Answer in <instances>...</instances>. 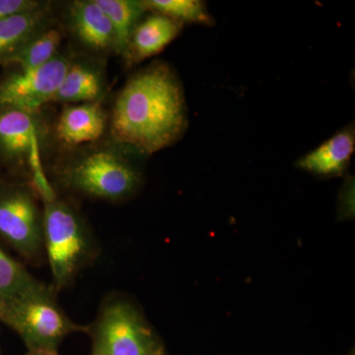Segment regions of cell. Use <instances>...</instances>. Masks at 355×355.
I'll list each match as a JSON object with an SVG mask.
<instances>
[{
  "label": "cell",
  "instance_id": "5",
  "mask_svg": "<svg viewBox=\"0 0 355 355\" xmlns=\"http://www.w3.org/2000/svg\"><path fill=\"white\" fill-rule=\"evenodd\" d=\"M55 294L53 286H46L7 301L1 323L22 338L28 352H58L67 336L86 333L87 327L70 319Z\"/></svg>",
  "mask_w": 355,
  "mask_h": 355
},
{
  "label": "cell",
  "instance_id": "11",
  "mask_svg": "<svg viewBox=\"0 0 355 355\" xmlns=\"http://www.w3.org/2000/svg\"><path fill=\"white\" fill-rule=\"evenodd\" d=\"M355 150L354 123L296 161V167L318 176H340L347 171Z\"/></svg>",
  "mask_w": 355,
  "mask_h": 355
},
{
  "label": "cell",
  "instance_id": "1",
  "mask_svg": "<svg viewBox=\"0 0 355 355\" xmlns=\"http://www.w3.org/2000/svg\"><path fill=\"white\" fill-rule=\"evenodd\" d=\"M189 125L183 85L164 62H153L130 76L109 116L111 139L140 155L172 146Z\"/></svg>",
  "mask_w": 355,
  "mask_h": 355
},
{
  "label": "cell",
  "instance_id": "20",
  "mask_svg": "<svg viewBox=\"0 0 355 355\" xmlns=\"http://www.w3.org/2000/svg\"><path fill=\"white\" fill-rule=\"evenodd\" d=\"M7 301H8V299L0 292V323H1L2 315H3L4 309H6Z\"/></svg>",
  "mask_w": 355,
  "mask_h": 355
},
{
  "label": "cell",
  "instance_id": "22",
  "mask_svg": "<svg viewBox=\"0 0 355 355\" xmlns=\"http://www.w3.org/2000/svg\"><path fill=\"white\" fill-rule=\"evenodd\" d=\"M153 355H166L165 354V352H164V349H163L162 347H159L157 350H156L155 352V354H154Z\"/></svg>",
  "mask_w": 355,
  "mask_h": 355
},
{
  "label": "cell",
  "instance_id": "3",
  "mask_svg": "<svg viewBox=\"0 0 355 355\" xmlns=\"http://www.w3.org/2000/svg\"><path fill=\"white\" fill-rule=\"evenodd\" d=\"M42 203L44 258L58 292L71 286L97 260L100 248L87 220L71 202L55 196Z\"/></svg>",
  "mask_w": 355,
  "mask_h": 355
},
{
  "label": "cell",
  "instance_id": "17",
  "mask_svg": "<svg viewBox=\"0 0 355 355\" xmlns=\"http://www.w3.org/2000/svg\"><path fill=\"white\" fill-rule=\"evenodd\" d=\"M46 286L0 245V292L7 299L20 297Z\"/></svg>",
  "mask_w": 355,
  "mask_h": 355
},
{
  "label": "cell",
  "instance_id": "13",
  "mask_svg": "<svg viewBox=\"0 0 355 355\" xmlns=\"http://www.w3.org/2000/svg\"><path fill=\"white\" fill-rule=\"evenodd\" d=\"M183 27L164 15L149 12L135 27L125 60L128 64H135L155 57L181 34Z\"/></svg>",
  "mask_w": 355,
  "mask_h": 355
},
{
  "label": "cell",
  "instance_id": "10",
  "mask_svg": "<svg viewBox=\"0 0 355 355\" xmlns=\"http://www.w3.org/2000/svg\"><path fill=\"white\" fill-rule=\"evenodd\" d=\"M67 27L72 37L93 55L116 53L113 26L94 0H76L69 4Z\"/></svg>",
  "mask_w": 355,
  "mask_h": 355
},
{
  "label": "cell",
  "instance_id": "14",
  "mask_svg": "<svg viewBox=\"0 0 355 355\" xmlns=\"http://www.w3.org/2000/svg\"><path fill=\"white\" fill-rule=\"evenodd\" d=\"M51 26L50 4L0 20V65Z\"/></svg>",
  "mask_w": 355,
  "mask_h": 355
},
{
  "label": "cell",
  "instance_id": "18",
  "mask_svg": "<svg viewBox=\"0 0 355 355\" xmlns=\"http://www.w3.org/2000/svg\"><path fill=\"white\" fill-rule=\"evenodd\" d=\"M146 10L164 15L180 24L216 25L205 1L200 0H142Z\"/></svg>",
  "mask_w": 355,
  "mask_h": 355
},
{
  "label": "cell",
  "instance_id": "23",
  "mask_svg": "<svg viewBox=\"0 0 355 355\" xmlns=\"http://www.w3.org/2000/svg\"><path fill=\"white\" fill-rule=\"evenodd\" d=\"M0 355H2L1 349H0Z\"/></svg>",
  "mask_w": 355,
  "mask_h": 355
},
{
  "label": "cell",
  "instance_id": "8",
  "mask_svg": "<svg viewBox=\"0 0 355 355\" xmlns=\"http://www.w3.org/2000/svg\"><path fill=\"white\" fill-rule=\"evenodd\" d=\"M70 62L58 55L48 64L32 69H16L0 78V108L11 107L25 111H41L51 103Z\"/></svg>",
  "mask_w": 355,
  "mask_h": 355
},
{
  "label": "cell",
  "instance_id": "19",
  "mask_svg": "<svg viewBox=\"0 0 355 355\" xmlns=\"http://www.w3.org/2000/svg\"><path fill=\"white\" fill-rule=\"evenodd\" d=\"M38 0H0V20L43 6Z\"/></svg>",
  "mask_w": 355,
  "mask_h": 355
},
{
  "label": "cell",
  "instance_id": "15",
  "mask_svg": "<svg viewBox=\"0 0 355 355\" xmlns=\"http://www.w3.org/2000/svg\"><path fill=\"white\" fill-rule=\"evenodd\" d=\"M113 26L116 55L125 58L135 27L148 12L139 0H94Z\"/></svg>",
  "mask_w": 355,
  "mask_h": 355
},
{
  "label": "cell",
  "instance_id": "6",
  "mask_svg": "<svg viewBox=\"0 0 355 355\" xmlns=\"http://www.w3.org/2000/svg\"><path fill=\"white\" fill-rule=\"evenodd\" d=\"M86 333L92 340L90 355H153L160 347L139 308L116 294L104 299Z\"/></svg>",
  "mask_w": 355,
  "mask_h": 355
},
{
  "label": "cell",
  "instance_id": "16",
  "mask_svg": "<svg viewBox=\"0 0 355 355\" xmlns=\"http://www.w3.org/2000/svg\"><path fill=\"white\" fill-rule=\"evenodd\" d=\"M62 36V30L51 25L14 53L4 67L15 65L18 69H32L48 64L58 55Z\"/></svg>",
  "mask_w": 355,
  "mask_h": 355
},
{
  "label": "cell",
  "instance_id": "7",
  "mask_svg": "<svg viewBox=\"0 0 355 355\" xmlns=\"http://www.w3.org/2000/svg\"><path fill=\"white\" fill-rule=\"evenodd\" d=\"M43 220V203L31 184L0 181V240L33 265L44 258Z\"/></svg>",
  "mask_w": 355,
  "mask_h": 355
},
{
  "label": "cell",
  "instance_id": "12",
  "mask_svg": "<svg viewBox=\"0 0 355 355\" xmlns=\"http://www.w3.org/2000/svg\"><path fill=\"white\" fill-rule=\"evenodd\" d=\"M107 92L106 76L97 62L89 60L70 62L51 103L65 105L101 102Z\"/></svg>",
  "mask_w": 355,
  "mask_h": 355
},
{
  "label": "cell",
  "instance_id": "4",
  "mask_svg": "<svg viewBox=\"0 0 355 355\" xmlns=\"http://www.w3.org/2000/svg\"><path fill=\"white\" fill-rule=\"evenodd\" d=\"M51 139V130L42 111L0 108V163L14 174L25 177L41 200L57 196L43 167Z\"/></svg>",
  "mask_w": 355,
  "mask_h": 355
},
{
  "label": "cell",
  "instance_id": "21",
  "mask_svg": "<svg viewBox=\"0 0 355 355\" xmlns=\"http://www.w3.org/2000/svg\"><path fill=\"white\" fill-rule=\"evenodd\" d=\"M25 355H58V352H28Z\"/></svg>",
  "mask_w": 355,
  "mask_h": 355
},
{
  "label": "cell",
  "instance_id": "9",
  "mask_svg": "<svg viewBox=\"0 0 355 355\" xmlns=\"http://www.w3.org/2000/svg\"><path fill=\"white\" fill-rule=\"evenodd\" d=\"M109 128V116L101 102L65 105L53 130L55 139L70 149L97 144Z\"/></svg>",
  "mask_w": 355,
  "mask_h": 355
},
{
  "label": "cell",
  "instance_id": "2",
  "mask_svg": "<svg viewBox=\"0 0 355 355\" xmlns=\"http://www.w3.org/2000/svg\"><path fill=\"white\" fill-rule=\"evenodd\" d=\"M55 170V179L64 190L80 197L108 202L130 200L139 191L144 176L140 159L144 156L111 141L71 150Z\"/></svg>",
  "mask_w": 355,
  "mask_h": 355
}]
</instances>
